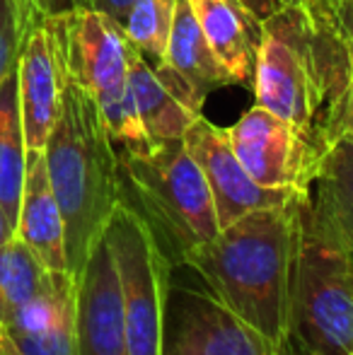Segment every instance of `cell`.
<instances>
[{
    "label": "cell",
    "mask_w": 353,
    "mask_h": 355,
    "mask_svg": "<svg viewBox=\"0 0 353 355\" xmlns=\"http://www.w3.org/2000/svg\"><path fill=\"white\" fill-rule=\"evenodd\" d=\"M8 334L19 355H76V278L63 276Z\"/></svg>",
    "instance_id": "9a60e30c"
},
{
    "label": "cell",
    "mask_w": 353,
    "mask_h": 355,
    "mask_svg": "<svg viewBox=\"0 0 353 355\" xmlns=\"http://www.w3.org/2000/svg\"><path fill=\"white\" fill-rule=\"evenodd\" d=\"M121 201L150 227L172 268L221 230L211 189L184 138L117 150Z\"/></svg>",
    "instance_id": "5b68a950"
},
{
    "label": "cell",
    "mask_w": 353,
    "mask_h": 355,
    "mask_svg": "<svg viewBox=\"0 0 353 355\" xmlns=\"http://www.w3.org/2000/svg\"><path fill=\"white\" fill-rule=\"evenodd\" d=\"M15 239H19L51 273H68L66 225L49 182L44 150H27V172L15 220Z\"/></svg>",
    "instance_id": "4fadbf2b"
},
{
    "label": "cell",
    "mask_w": 353,
    "mask_h": 355,
    "mask_svg": "<svg viewBox=\"0 0 353 355\" xmlns=\"http://www.w3.org/2000/svg\"><path fill=\"white\" fill-rule=\"evenodd\" d=\"M128 87H131L133 104H136V112L148 133V141L162 143L184 138V133L193 123L196 114L184 109L167 92L165 85L157 80L153 66L146 61V56L138 49H133L131 61H128Z\"/></svg>",
    "instance_id": "ac0fdd59"
},
{
    "label": "cell",
    "mask_w": 353,
    "mask_h": 355,
    "mask_svg": "<svg viewBox=\"0 0 353 355\" xmlns=\"http://www.w3.org/2000/svg\"><path fill=\"white\" fill-rule=\"evenodd\" d=\"M157 63H162L170 71H175L179 78L187 80L203 99L211 92H216V89L235 85L230 73L223 68V63L213 53L211 44L203 37L201 24H198L189 0H177L167 51L162 56V61Z\"/></svg>",
    "instance_id": "2e32d148"
},
{
    "label": "cell",
    "mask_w": 353,
    "mask_h": 355,
    "mask_svg": "<svg viewBox=\"0 0 353 355\" xmlns=\"http://www.w3.org/2000/svg\"><path fill=\"white\" fill-rule=\"evenodd\" d=\"M44 157L66 225L68 273L78 278L114 208L121 203V179L117 145L109 138L97 104L71 78H66L61 114Z\"/></svg>",
    "instance_id": "3957f363"
},
{
    "label": "cell",
    "mask_w": 353,
    "mask_h": 355,
    "mask_svg": "<svg viewBox=\"0 0 353 355\" xmlns=\"http://www.w3.org/2000/svg\"><path fill=\"white\" fill-rule=\"evenodd\" d=\"M63 276L71 273H51L19 239L5 242L0 247V327H12Z\"/></svg>",
    "instance_id": "e0dca14e"
},
{
    "label": "cell",
    "mask_w": 353,
    "mask_h": 355,
    "mask_svg": "<svg viewBox=\"0 0 353 355\" xmlns=\"http://www.w3.org/2000/svg\"><path fill=\"white\" fill-rule=\"evenodd\" d=\"M283 355H317V353H307V351H300V348H293L291 343L286 346V351H283Z\"/></svg>",
    "instance_id": "f546056e"
},
{
    "label": "cell",
    "mask_w": 353,
    "mask_h": 355,
    "mask_svg": "<svg viewBox=\"0 0 353 355\" xmlns=\"http://www.w3.org/2000/svg\"><path fill=\"white\" fill-rule=\"evenodd\" d=\"M66 61L58 17L32 12L17 58L19 109L27 150H44L61 114Z\"/></svg>",
    "instance_id": "30bf717a"
},
{
    "label": "cell",
    "mask_w": 353,
    "mask_h": 355,
    "mask_svg": "<svg viewBox=\"0 0 353 355\" xmlns=\"http://www.w3.org/2000/svg\"><path fill=\"white\" fill-rule=\"evenodd\" d=\"M58 27L68 78L94 99L117 150L150 145L128 87V61L136 46L121 24L97 10L73 8L58 15Z\"/></svg>",
    "instance_id": "8992f818"
},
{
    "label": "cell",
    "mask_w": 353,
    "mask_h": 355,
    "mask_svg": "<svg viewBox=\"0 0 353 355\" xmlns=\"http://www.w3.org/2000/svg\"><path fill=\"white\" fill-rule=\"evenodd\" d=\"M255 97L320 150L344 133L353 71L344 49L302 0L283 5L261 24Z\"/></svg>",
    "instance_id": "6da1fadb"
},
{
    "label": "cell",
    "mask_w": 353,
    "mask_h": 355,
    "mask_svg": "<svg viewBox=\"0 0 353 355\" xmlns=\"http://www.w3.org/2000/svg\"><path fill=\"white\" fill-rule=\"evenodd\" d=\"M341 138L353 141V94H351V102H349V112H346V119H344V133H341Z\"/></svg>",
    "instance_id": "f1b7e54d"
},
{
    "label": "cell",
    "mask_w": 353,
    "mask_h": 355,
    "mask_svg": "<svg viewBox=\"0 0 353 355\" xmlns=\"http://www.w3.org/2000/svg\"><path fill=\"white\" fill-rule=\"evenodd\" d=\"M177 0H136L123 19V32L128 42L155 61H162L175 22Z\"/></svg>",
    "instance_id": "44dd1931"
},
{
    "label": "cell",
    "mask_w": 353,
    "mask_h": 355,
    "mask_svg": "<svg viewBox=\"0 0 353 355\" xmlns=\"http://www.w3.org/2000/svg\"><path fill=\"white\" fill-rule=\"evenodd\" d=\"M32 12L34 10L22 0H0V83L17 66Z\"/></svg>",
    "instance_id": "7402d4cb"
},
{
    "label": "cell",
    "mask_w": 353,
    "mask_h": 355,
    "mask_svg": "<svg viewBox=\"0 0 353 355\" xmlns=\"http://www.w3.org/2000/svg\"><path fill=\"white\" fill-rule=\"evenodd\" d=\"M283 5H291V3H298V0H281Z\"/></svg>",
    "instance_id": "4dcf8cb0"
},
{
    "label": "cell",
    "mask_w": 353,
    "mask_h": 355,
    "mask_svg": "<svg viewBox=\"0 0 353 355\" xmlns=\"http://www.w3.org/2000/svg\"><path fill=\"white\" fill-rule=\"evenodd\" d=\"M307 193L283 206L242 215L193 249L182 263L230 312L278 346L288 343L291 334L293 263L300 201Z\"/></svg>",
    "instance_id": "7a4b0ae2"
},
{
    "label": "cell",
    "mask_w": 353,
    "mask_h": 355,
    "mask_svg": "<svg viewBox=\"0 0 353 355\" xmlns=\"http://www.w3.org/2000/svg\"><path fill=\"white\" fill-rule=\"evenodd\" d=\"M76 8H89V10H97V12L109 15L112 19H117L119 24H123L126 19L128 10L136 0H73Z\"/></svg>",
    "instance_id": "cb8c5ba5"
},
{
    "label": "cell",
    "mask_w": 353,
    "mask_h": 355,
    "mask_svg": "<svg viewBox=\"0 0 353 355\" xmlns=\"http://www.w3.org/2000/svg\"><path fill=\"white\" fill-rule=\"evenodd\" d=\"M189 5L232 83L255 89L264 19L257 17L242 0H189Z\"/></svg>",
    "instance_id": "5bb4252c"
},
{
    "label": "cell",
    "mask_w": 353,
    "mask_h": 355,
    "mask_svg": "<svg viewBox=\"0 0 353 355\" xmlns=\"http://www.w3.org/2000/svg\"><path fill=\"white\" fill-rule=\"evenodd\" d=\"M288 343L317 355H353V254L312 191L300 201Z\"/></svg>",
    "instance_id": "277c9868"
},
{
    "label": "cell",
    "mask_w": 353,
    "mask_h": 355,
    "mask_svg": "<svg viewBox=\"0 0 353 355\" xmlns=\"http://www.w3.org/2000/svg\"><path fill=\"white\" fill-rule=\"evenodd\" d=\"M76 355H131L121 283L104 234L76 278Z\"/></svg>",
    "instance_id": "7c38bea8"
},
{
    "label": "cell",
    "mask_w": 353,
    "mask_h": 355,
    "mask_svg": "<svg viewBox=\"0 0 353 355\" xmlns=\"http://www.w3.org/2000/svg\"><path fill=\"white\" fill-rule=\"evenodd\" d=\"M288 343L268 341L242 322L206 285L172 278L162 355H283Z\"/></svg>",
    "instance_id": "ba28073f"
},
{
    "label": "cell",
    "mask_w": 353,
    "mask_h": 355,
    "mask_svg": "<svg viewBox=\"0 0 353 355\" xmlns=\"http://www.w3.org/2000/svg\"><path fill=\"white\" fill-rule=\"evenodd\" d=\"M0 355H19L17 346H15V341H12V336H10L5 327H0Z\"/></svg>",
    "instance_id": "83f0119b"
},
{
    "label": "cell",
    "mask_w": 353,
    "mask_h": 355,
    "mask_svg": "<svg viewBox=\"0 0 353 355\" xmlns=\"http://www.w3.org/2000/svg\"><path fill=\"white\" fill-rule=\"evenodd\" d=\"M310 191L327 203L353 254V141L339 138L327 150Z\"/></svg>",
    "instance_id": "ffe728a7"
},
{
    "label": "cell",
    "mask_w": 353,
    "mask_h": 355,
    "mask_svg": "<svg viewBox=\"0 0 353 355\" xmlns=\"http://www.w3.org/2000/svg\"><path fill=\"white\" fill-rule=\"evenodd\" d=\"M242 3H245L247 8H250L259 19L271 17L273 12H278V10L283 8L281 0H242Z\"/></svg>",
    "instance_id": "484cf974"
},
{
    "label": "cell",
    "mask_w": 353,
    "mask_h": 355,
    "mask_svg": "<svg viewBox=\"0 0 353 355\" xmlns=\"http://www.w3.org/2000/svg\"><path fill=\"white\" fill-rule=\"evenodd\" d=\"M22 3H27V0H22Z\"/></svg>",
    "instance_id": "1f68e13d"
},
{
    "label": "cell",
    "mask_w": 353,
    "mask_h": 355,
    "mask_svg": "<svg viewBox=\"0 0 353 355\" xmlns=\"http://www.w3.org/2000/svg\"><path fill=\"white\" fill-rule=\"evenodd\" d=\"M12 237H15V227H12V223H10L8 215H5L3 206H0V247H3L5 242H10Z\"/></svg>",
    "instance_id": "4316f807"
},
{
    "label": "cell",
    "mask_w": 353,
    "mask_h": 355,
    "mask_svg": "<svg viewBox=\"0 0 353 355\" xmlns=\"http://www.w3.org/2000/svg\"><path fill=\"white\" fill-rule=\"evenodd\" d=\"M227 136L247 174L266 189L310 191L327 155L261 104L247 109Z\"/></svg>",
    "instance_id": "9c48e42d"
},
{
    "label": "cell",
    "mask_w": 353,
    "mask_h": 355,
    "mask_svg": "<svg viewBox=\"0 0 353 355\" xmlns=\"http://www.w3.org/2000/svg\"><path fill=\"white\" fill-rule=\"evenodd\" d=\"M104 237L112 247L121 283L128 351L131 355H162L167 293L175 268L150 227L123 201L114 208Z\"/></svg>",
    "instance_id": "52a82bcc"
},
{
    "label": "cell",
    "mask_w": 353,
    "mask_h": 355,
    "mask_svg": "<svg viewBox=\"0 0 353 355\" xmlns=\"http://www.w3.org/2000/svg\"><path fill=\"white\" fill-rule=\"evenodd\" d=\"M27 172L22 109H19L17 66L0 83V206L15 227Z\"/></svg>",
    "instance_id": "d6986e66"
},
{
    "label": "cell",
    "mask_w": 353,
    "mask_h": 355,
    "mask_svg": "<svg viewBox=\"0 0 353 355\" xmlns=\"http://www.w3.org/2000/svg\"><path fill=\"white\" fill-rule=\"evenodd\" d=\"M27 5L39 15H46V17H58V15H66L68 10L76 8L73 0H27Z\"/></svg>",
    "instance_id": "d4e9b609"
},
{
    "label": "cell",
    "mask_w": 353,
    "mask_h": 355,
    "mask_svg": "<svg viewBox=\"0 0 353 355\" xmlns=\"http://www.w3.org/2000/svg\"><path fill=\"white\" fill-rule=\"evenodd\" d=\"M184 143L206 177L221 227L235 223L237 218L252 211L283 206L300 193H307L288 191V189H266L257 184L237 159L227 128L216 126L203 114L193 119V123L187 128Z\"/></svg>",
    "instance_id": "8fae6325"
},
{
    "label": "cell",
    "mask_w": 353,
    "mask_h": 355,
    "mask_svg": "<svg viewBox=\"0 0 353 355\" xmlns=\"http://www.w3.org/2000/svg\"><path fill=\"white\" fill-rule=\"evenodd\" d=\"M302 3L339 42L353 71V0H302Z\"/></svg>",
    "instance_id": "603a6c76"
}]
</instances>
